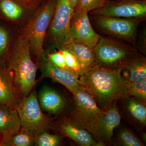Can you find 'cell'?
Segmentation results:
<instances>
[{
	"label": "cell",
	"instance_id": "18",
	"mask_svg": "<svg viewBox=\"0 0 146 146\" xmlns=\"http://www.w3.org/2000/svg\"><path fill=\"white\" fill-rule=\"evenodd\" d=\"M63 48L68 50L76 56L84 74L96 63L94 49L83 43L72 40Z\"/></svg>",
	"mask_w": 146,
	"mask_h": 146
},
{
	"label": "cell",
	"instance_id": "14",
	"mask_svg": "<svg viewBox=\"0 0 146 146\" xmlns=\"http://www.w3.org/2000/svg\"><path fill=\"white\" fill-rule=\"evenodd\" d=\"M42 78H48L65 86L71 93H74L80 87L79 76L72 71L58 68L48 60L39 68Z\"/></svg>",
	"mask_w": 146,
	"mask_h": 146
},
{
	"label": "cell",
	"instance_id": "12",
	"mask_svg": "<svg viewBox=\"0 0 146 146\" xmlns=\"http://www.w3.org/2000/svg\"><path fill=\"white\" fill-rule=\"evenodd\" d=\"M37 99L42 111L56 118L68 112V102L62 94L55 89L47 86L41 88Z\"/></svg>",
	"mask_w": 146,
	"mask_h": 146
},
{
	"label": "cell",
	"instance_id": "33",
	"mask_svg": "<svg viewBox=\"0 0 146 146\" xmlns=\"http://www.w3.org/2000/svg\"><path fill=\"white\" fill-rule=\"evenodd\" d=\"M45 1V0H42V2L43 1Z\"/></svg>",
	"mask_w": 146,
	"mask_h": 146
},
{
	"label": "cell",
	"instance_id": "8",
	"mask_svg": "<svg viewBox=\"0 0 146 146\" xmlns=\"http://www.w3.org/2000/svg\"><path fill=\"white\" fill-rule=\"evenodd\" d=\"M91 21L103 33L136 45L141 21L134 19L92 16Z\"/></svg>",
	"mask_w": 146,
	"mask_h": 146
},
{
	"label": "cell",
	"instance_id": "22",
	"mask_svg": "<svg viewBox=\"0 0 146 146\" xmlns=\"http://www.w3.org/2000/svg\"><path fill=\"white\" fill-rule=\"evenodd\" d=\"M126 83L129 96L133 97L138 101L146 104V79L136 82Z\"/></svg>",
	"mask_w": 146,
	"mask_h": 146
},
{
	"label": "cell",
	"instance_id": "17",
	"mask_svg": "<svg viewBox=\"0 0 146 146\" xmlns=\"http://www.w3.org/2000/svg\"><path fill=\"white\" fill-rule=\"evenodd\" d=\"M121 70L122 76L127 82H136L146 79V57L138 53Z\"/></svg>",
	"mask_w": 146,
	"mask_h": 146
},
{
	"label": "cell",
	"instance_id": "2",
	"mask_svg": "<svg viewBox=\"0 0 146 146\" xmlns=\"http://www.w3.org/2000/svg\"><path fill=\"white\" fill-rule=\"evenodd\" d=\"M6 68L13 73L14 86L19 99L34 89L37 66L32 58L28 38L23 31H18L11 48Z\"/></svg>",
	"mask_w": 146,
	"mask_h": 146
},
{
	"label": "cell",
	"instance_id": "29",
	"mask_svg": "<svg viewBox=\"0 0 146 146\" xmlns=\"http://www.w3.org/2000/svg\"><path fill=\"white\" fill-rule=\"evenodd\" d=\"M24 5L30 8L36 9L42 3V0H16Z\"/></svg>",
	"mask_w": 146,
	"mask_h": 146
},
{
	"label": "cell",
	"instance_id": "9",
	"mask_svg": "<svg viewBox=\"0 0 146 146\" xmlns=\"http://www.w3.org/2000/svg\"><path fill=\"white\" fill-rule=\"evenodd\" d=\"M92 16L134 19L142 22L146 17V1L110 0L102 8L91 11Z\"/></svg>",
	"mask_w": 146,
	"mask_h": 146
},
{
	"label": "cell",
	"instance_id": "4",
	"mask_svg": "<svg viewBox=\"0 0 146 146\" xmlns=\"http://www.w3.org/2000/svg\"><path fill=\"white\" fill-rule=\"evenodd\" d=\"M57 0H45L23 30L28 38L32 58L38 69L47 60L44 42L56 7Z\"/></svg>",
	"mask_w": 146,
	"mask_h": 146
},
{
	"label": "cell",
	"instance_id": "16",
	"mask_svg": "<svg viewBox=\"0 0 146 146\" xmlns=\"http://www.w3.org/2000/svg\"><path fill=\"white\" fill-rule=\"evenodd\" d=\"M19 100L14 86L13 73L7 68H0V104L16 109Z\"/></svg>",
	"mask_w": 146,
	"mask_h": 146
},
{
	"label": "cell",
	"instance_id": "20",
	"mask_svg": "<svg viewBox=\"0 0 146 146\" xmlns=\"http://www.w3.org/2000/svg\"><path fill=\"white\" fill-rule=\"evenodd\" d=\"M125 102L126 110L131 119L141 126L146 125V104L130 96L122 100Z\"/></svg>",
	"mask_w": 146,
	"mask_h": 146
},
{
	"label": "cell",
	"instance_id": "28",
	"mask_svg": "<svg viewBox=\"0 0 146 146\" xmlns=\"http://www.w3.org/2000/svg\"><path fill=\"white\" fill-rule=\"evenodd\" d=\"M146 31L144 29L140 33L139 37L136 38V44L137 49L140 50L144 54L146 52Z\"/></svg>",
	"mask_w": 146,
	"mask_h": 146
},
{
	"label": "cell",
	"instance_id": "23",
	"mask_svg": "<svg viewBox=\"0 0 146 146\" xmlns=\"http://www.w3.org/2000/svg\"><path fill=\"white\" fill-rule=\"evenodd\" d=\"M117 141L121 146H144L143 143L132 131L126 128L121 129L118 132Z\"/></svg>",
	"mask_w": 146,
	"mask_h": 146
},
{
	"label": "cell",
	"instance_id": "6",
	"mask_svg": "<svg viewBox=\"0 0 146 146\" xmlns=\"http://www.w3.org/2000/svg\"><path fill=\"white\" fill-rule=\"evenodd\" d=\"M94 50L96 64L114 70L121 69L138 53L134 46L101 35Z\"/></svg>",
	"mask_w": 146,
	"mask_h": 146
},
{
	"label": "cell",
	"instance_id": "24",
	"mask_svg": "<svg viewBox=\"0 0 146 146\" xmlns=\"http://www.w3.org/2000/svg\"><path fill=\"white\" fill-rule=\"evenodd\" d=\"M62 136L51 134L47 131H43L36 134L34 146H58L61 144Z\"/></svg>",
	"mask_w": 146,
	"mask_h": 146
},
{
	"label": "cell",
	"instance_id": "5",
	"mask_svg": "<svg viewBox=\"0 0 146 146\" xmlns=\"http://www.w3.org/2000/svg\"><path fill=\"white\" fill-rule=\"evenodd\" d=\"M74 9L68 0H57L53 17L44 42V51L49 53L62 49L72 41L70 30Z\"/></svg>",
	"mask_w": 146,
	"mask_h": 146
},
{
	"label": "cell",
	"instance_id": "15",
	"mask_svg": "<svg viewBox=\"0 0 146 146\" xmlns=\"http://www.w3.org/2000/svg\"><path fill=\"white\" fill-rule=\"evenodd\" d=\"M21 128V120L16 109L0 104V136L2 140L10 138Z\"/></svg>",
	"mask_w": 146,
	"mask_h": 146
},
{
	"label": "cell",
	"instance_id": "10",
	"mask_svg": "<svg viewBox=\"0 0 146 146\" xmlns=\"http://www.w3.org/2000/svg\"><path fill=\"white\" fill-rule=\"evenodd\" d=\"M36 9L27 7L16 0H0V20L16 30H23Z\"/></svg>",
	"mask_w": 146,
	"mask_h": 146
},
{
	"label": "cell",
	"instance_id": "25",
	"mask_svg": "<svg viewBox=\"0 0 146 146\" xmlns=\"http://www.w3.org/2000/svg\"><path fill=\"white\" fill-rule=\"evenodd\" d=\"M61 50L64 55L65 63L68 68L79 76L83 75V71L76 56L66 49L63 48Z\"/></svg>",
	"mask_w": 146,
	"mask_h": 146
},
{
	"label": "cell",
	"instance_id": "31",
	"mask_svg": "<svg viewBox=\"0 0 146 146\" xmlns=\"http://www.w3.org/2000/svg\"><path fill=\"white\" fill-rule=\"evenodd\" d=\"M2 140V137L0 136V146H1V143Z\"/></svg>",
	"mask_w": 146,
	"mask_h": 146
},
{
	"label": "cell",
	"instance_id": "27",
	"mask_svg": "<svg viewBox=\"0 0 146 146\" xmlns=\"http://www.w3.org/2000/svg\"><path fill=\"white\" fill-rule=\"evenodd\" d=\"M46 58L47 60L58 68L70 70L65 63V57L61 49L47 54Z\"/></svg>",
	"mask_w": 146,
	"mask_h": 146
},
{
	"label": "cell",
	"instance_id": "26",
	"mask_svg": "<svg viewBox=\"0 0 146 146\" xmlns=\"http://www.w3.org/2000/svg\"><path fill=\"white\" fill-rule=\"evenodd\" d=\"M110 0H80L75 9H82L89 13L102 8Z\"/></svg>",
	"mask_w": 146,
	"mask_h": 146
},
{
	"label": "cell",
	"instance_id": "11",
	"mask_svg": "<svg viewBox=\"0 0 146 146\" xmlns=\"http://www.w3.org/2000/svg\"><path fill=\"white\" fill-rule=\"evenodd\" d=\"M88 13L82 9H74L70 25L71 36L72 41L81 42L94 49L100 35L93 28Z\"/></svg>",
	"mask_w": 146,
	"mask_h": 146
},
{
	"label": "cell",
	"instance_id": "7",
	"mask_svg": "<svg viewBox=\"0 0 146 146\" xmlns=\"http://www.w3.org/2000/svg\"><path fill=\"white\" fill-rule=\"evenodd\" d=\"M16 109L21 120V128L31 129L36 134L51 129L53 119L43 113L35 90L20 99Z\"/></svg>",
	"mask_w": 146,
	"mask_h": 146
},
{
	"label": "cell",
	"instance_id": "19",
	"mask_svg": "<svg viewBox=\"0 0 146 146\" xmlns=\"http://www.w3.org/2000/svg\"><path fill=\"white\" fill-rule=\"evenodd\" d=\"M17 31L8 24H0V68H7V60Z\"/></svg>",
	"mask_w": 146,
	"mask_h": 146
},
{
	"label": "cell",
	"instance_id": "3",
	"mask_svg": "<svg viewBox=\"0 0 146 146\" xmlns=\"http://www.w3.org/2000/svg\"><path fill=\"white\" fill-rule=\"evenodd\" d=\"M67 119L79 127L87 131L98 141L109 142L113 131L121 123V117L116 102L100 114H91L75 109L63 115Z\"/></svg>",
	"mask_w": 146,
	"mask_h": 146
},
{
	"label": "cell",
	"instance_id": "13",
	"mask_svg": "<svg viewBox=\"0 0 146 146\" xmlns=\"http://www.w3.org/2000/svg\"><path fill=\"white\" fill-rule=\"evenodd\" d=\"M56 119L52 120L51 129L62 137L70 138L80 146H94L96 143L88 131L71 122L63 115Z\"/></svg>",
	"mask_w": 146,
	"mask_h": 146
},
{
	"label": "cell",
	"instance_id": "21",
	"mask_svg": "<svg viewBox=\"0 0 146 146\" xmlns=\"http://www.w3.org/2000/svg\"><path fill=\"white\" fill-rule=\"evenodd\" d=\"M36 133L28 129L21 128L18 133L5 140H3L1 146H34Z\"/></svg>",
	"mask_w": 146,
	"mask_h": 146
},
{
	"label": "cell",
	"instance_id": "32",
	"mask_svg": "<svg viewBox=\"0 0 146 146\" xmlns=\"http://www.w3.org/2000/svg\"><path fill=\"white\" fill-rule=\"evenodd\" d=\"M136 1H146V0H136Z\"/></svg>",
	"mask_w": 146,
	"mask_h": 146
},
{
	"label": "cell",
	"instance_id": "1",
	"mask_svg": "<svg viewBox=\"0 0 146 146\" xmlns=\"http://www.w3.org/2000/svg\"><path fill=\"white\" fill-rule=\"evenodd\" d=\"M79 79L80 87L94 98L102 109L129 97L121 69H109L95 63Z\"/></svg>",
	"mask_w": 146,
	"mask_h": 146
},
{
	"label": "cell",
	"instance_id": "30",
	"mask_svg": "<svg viewBox=\"0 0 146 146\" xmlns=\"http://www.w3.org/2000/svg\"><path fill=\"white\" fill-rule=\"evenodd\" d=\"M72 8L74 9L75 8L78 4L80 0H68Z\"/></svg>",
	"mask_w": 146,
	"mask_h": 146
}]
</instances>
